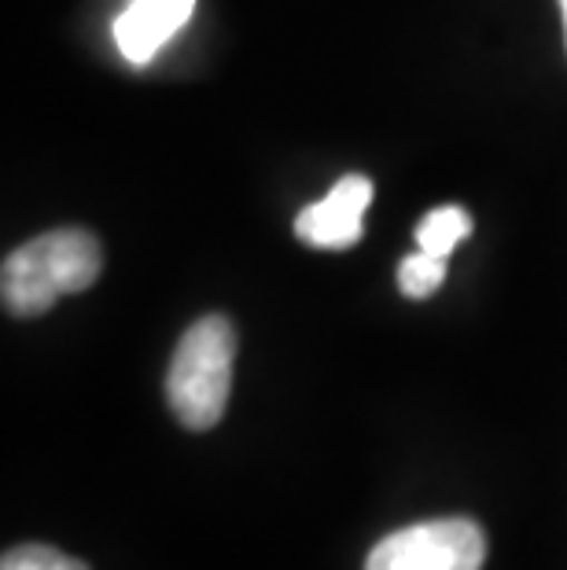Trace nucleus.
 <instances>
[{
	"mask_svg": "<svg viewBox=\"0 0 567 570\" xmlns=\"http://www.w3.org/2000/svg\"><path fill=\"white\" fill-rule=\"evenodd\" d=\"M487 533L476 519H428L388 533L369 552L365 570H482Z\"/></svg>",
	"mask_w": 567,
	"mask_h": 570,
	"instance_id": "obj_3",
	"label": "nucleus"
},
{
	"mask_svg": "<svg viewBox=\"0 0 567 570\" xmlns=\"http://www.w3.org/2000/svg\"><path fill=\"white\" fill-rule=\"evenodd\" d=\"M0 570H89L75 556H63L48 544H19V549H8Z\"/></svg>",
	"mask_w": 567,
	"mask_h": 570,
	"instance_id": "obj_8",
	"label": "nucleus"
},
{
	"mask_svg": "<svg viewBox=\"0 0 567 570\" xmlns=\"http://www.w3.org/2000/svg\"><path fill=\"white\" fill-rule=\"evenodd\" d=\"M233 361L236 327L222 313L199 317L180 335L170 375H166V397L188 431H211L225 416L228 391H233Z\"/></svg>",
	"mask_w": 567,
	"mask_h": 570,
	"instance_id": "obj_2",
	"label": "nucleus"
},
{
	"mask_svg": "<svg viewBox=\"0 0 567 570\" xmlns=\"http://www.w3.org/2000/svg\"><path fill=\"white\" fill-rule=\"evenodd\" d=\"M196 0H133L115 22V41L129 63L144 67L159 48L185 27Z\"/></svg>",
	"mask_w": 567,
	"mask_h": 570,
	"instance_id": "obj_5",
	"label": "nucleus"
},
{
	"mask_svg": "<svg viewBox=\"0 0 567 570\" xmlns=\"http://www.w3.org/2000/svg\"><path fill=\"white\" fill-rule=\"evenodd\" d=\"M442 281H446V258H439V254H428V250L409 254V258L402 262V269H398V287H402L405 298L436 295Z\"/></svg>",
	"mask_w": 567,
	"mask_h": 570,
	"instance_id": "obj_7",
	"label": "nucleus"
},
{
	"mask_svg": "<svg viewBox=\"0 0 567 570\" xmlns=\"http://www.w3.org/2000/svg\"><path fill=\"white\" fill-rule=\"evenodd\" d=\"M372 203V180L361 174H346L332 185L321 203L306 206L295 217V236L310 247L343 250L361 239V217Z\"/></svg>",
	"mask_w": 567,
	"mask_h": 570,
	"instance_id": "obj_4",
	"label": "nucleus"
},
{
	"mask_svg": "<svg viewBox=\"0 0 567 570\" xmlns=\"http://www.w3.org/2000/svg\"><path fill=\"white\" fill-rule=\"evenodd\" d=\"M468 233H472V217H468L465 206H439V210H431L424 222H420L417 244L420 250L446 258L457 244H465Z\"/></svg>",
	"mask_w": 567,
	"mask_h": 570,
	"instance_id": "obj_6",
	"label": "nucleus"
},
{
	"mask_svg": "<svg viewBox=\"0 0 567 570\" xmlns=\"http://www.w3.org/2000/svg\"><path fill=\"white\" fill-rule=\"evenodd\" d=\"M560 11H564V33H567V0H560Z\"/></svg>",
	"mask_w": 567,
	"mask_h": 570,
	"instance_id": "obj_9",
	"label": "nucleus"
},
{
	"mask_svg": "<svg viewBox=\"0 0 567 570\" xmlns=\"http://www.w3.org/2000/svg\"><path fill=\"white\" fill-rule=\"evenodd\" d=\"M104 273L100 239L86 228H56L4 258L0 295L11 317H41L63 295H81Z\"/></svg>",
	"mask_w": 567,
	"mask_h": 570,
	"instance_id": "obj_1",
	"label": "nucleus"
}]
</instances>
